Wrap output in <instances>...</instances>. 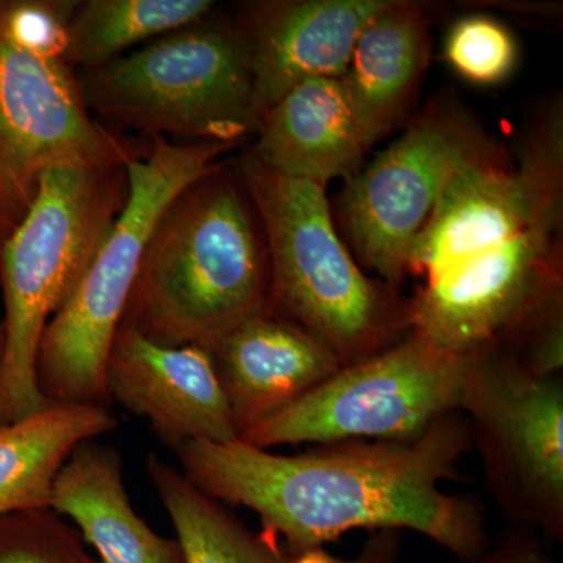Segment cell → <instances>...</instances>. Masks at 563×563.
<instances>
[{"instance_id":"6da1fadb","label":"cell","mask_w":563,"mask_h":563,"mask_svg":"<svg viewBox=\"0 0 563 563\" xmlns=\"http://www.w3.org/2000/svg\"><path fill=\"white\" fill-rule=\"evenodd\" d=\"M472 450L468 424L455 410L401 442L322 444L287 455L233 440L191 442L174 453L199 490L257 514L290 555L369 529L418 532L473 563L492 547L484 504L440 487L462 479L459 465Z\"/></svg>"},{"instance_id":"7a4b0ae2","label":"cell","mask_w":563,"mask_h":563,"mask_svg":"<svg viewBox=\"0 0 563 563\" xmlns=\"http://www.w3.org/2000/svg\"><path fill=\"white\" fill-rule=\"evenodd\" d=\"M269 261L242 180L218 169L152 233L121 324L168 346L211 344L268 309Z\"/></svg>"},{"instance_id":"3957f363","label":"cell","mask_w":563,"mask_h":563,"mask_svg":"<svg viewBox=\"0 0 563 563\" xmlns=\"http://www.w3.org/2000/svg\"><path fill=\"white\" fill-rule=\"evenodd\" d=\"M269 261V312L309 332L342 366L380 354L412 332L410 299L372 279L340 239L325 187L240 162Z\"/></svg>"},{"instance_id":"277c9868","label":"cell","mask_w":563,"mask_h":563,"mask_svg":"<svg viewBox=\"0 0 563 563\" xmlns=\"http://www.w3.org/2000/svg\"><path fill=\"white\" fill-rule=\"evenodd\" d=\"M232 146L217 141L176 144L154 135L146 157L129 155L124 203L41 339L36 380L47 402H109L107 362L152 233L181 192L221 169L218 158Z\"/></svg>"},{"instance_id":"5b68a950","label":"cell","mask_w":563,"mask_h":563,"mask_svg":"<svg viewBox=\"0 0 563 563\" xmlns=\"http://www.w3.org/2000/svg\"><path fill=\"white\" fill-rule=\"evenodd\" d=\"M124 168L57 166L2 247L5 321L0 358V426L49 406L36 380L43 333L62 309L122 207Z\"/></svg>"},{"instance_id":"8992f818","label":"cell","mask_w":563,"mask_h":563,"mask_svg":"<svg viewBox=\"0 0 563 563\" xmlns=\"http://www.w3.org/2000/svg\"><path fill=\"white\" fill-rule=\"evenodd\" d=\"M99 113L152 135L235 144L257 131L251 43L228 29H181L92 69L80 88Z\"/></svg>"},{"instance_id":"52a82bcc","label":"cell","mask_w":563,"mask_h":563,"mask_svg":"<svg viewBox=\"0 0 563 563\" xmlns=\"http://www.w3.org/2000/svg\"><path fill=\"white\" fill-rule=\"evenodd\" d=\"M457 410L504 518L562 542V376L533 377L498 347L470 351Z\"/></svg>"},{"instance_id":"ba28073f","label":"cell","mask_w":563,"mask_h":563,"mask_svg":"<svg viewBox=\"0 0 563 563\" xmlns=\"http://www.w3.org/2000/svg\"><path fill=\"white\" fill-rule=\"evenodd\" d=\"M465 358L412 331L368 361L344 366L239 440L269 451L285 444L418 439L459 409Z\"/></svg>"},{"instance_id":"9c48e42d","label":"cell","mask_w":563,"mask_h":563,"mask_svg":"<svg viewBox=\"0 0 563 563\" xmlns=\"http://www.w3.org/2000/svg\"><path fill=\"white\" fill-rule=\"evenodd\" d=\"M510 161L465 107L437 98L391 146L344 184L339 214L358 262L395 287L450 181L468 166Z\"/></svg>"},{"instance_id":"30bf717a","label":"cell","mask_w":563,"mask_h":563,"mask_svg":"<svg viewBox=\"0 0 563 563\" xmlns=\"http://www.w3.org/2000/svg\"><path fill=\"white\" fill-rule=\"evenodd\" d=\"M562 220L536 222L422 280L410 299L412 331L461 354L503 350L563 298Z\"/></svg>"},{"instance_id":"8fae6325","label":"cell","mask_w":563,"mask_h":563,"mask_svg":"<svg viewBox=\"0 0 563 563\" xmlns=\"http://www.w3.org/2000/svg\"><path fill=\"white\" fill-rule=\"evenodd\" d=\"M563 213V117L553 103L521 141L518 165L479 163L444 188L407 258V276L444 272Z\"/></svg>"},{"instance_id":"7c38bea8","label":"cell","mask_w":563,"mask_h":563,"mask_svg":"<svg viewBox=\"0 0 563 563\" xmlns=\"http://www.w3.org/2000/svg\"><path fill=\"white\" fill-rule=\"evenodd\" d=\"M128 157L88 117L62 58L35 57L0 32V221L22 220L47 169L124 168Z\"/></svg>"},{"instance_id":"4fadbf2b","label":"cell","mask_w":563,"mask_h":563,"mask_svg":"<svg viewBox=\"0 0 563 563\" xmlns=\"http://www.w3.org/2000/svg\"><path fill=\"white\" fill-rule=\"evenodd\" d=\"M107 396L144 418L169 450L239 440L209 351L168 346L121 324L106 373Z\"/></svg>"},{"instance_id":"5bb4252c","label":"cell","mask_w":563,"mask_h":563,"mask_svg":"<svg viewBox=\"0 0 563 563\" xmlns=\"http://www.w3.org/2000/svg\"><path fill=\"white\" fill-rule=\"evenodd\" d=\"M239 437L343 368L320 340L279 314H255L209 347Z\"/></svg>"},{"instance_id":"9a60e30c","label":"cell","mask_w":563,"mask_h":563,"mask_svg":"<svg viewBox=\"0 0 563 563\" xmlns=\"http://www.w3.org/2000/svg\"><path fill=\"white\" fill-rule=\"evenodd\" d=\"M393 0L268 3L247 33L255 110L263 113L303 80L342 79L363 29Z\"/></svg>"},{"instance_id":"2e32d148","label":"cell","mask_w":563,"mask_h":563,"mask_svg":"<svg viewBox=\"0 0 563 563\" xmlns=\"http://www.w3.org/2000/svg\"><path fill=\"white\" fill-rule=\"evenodd\" d=\"M252 157L269 172L325 187L361 172L369 143L342 79L303 80L258 122Z\"/></svg>"},{"instance_id":"e0dca14e","label":"cell","mask_w":563,"mask_h":563,"mask_svg":"<svg viewBox=\"0 0 563 563\" xmlns=\"http://www.w3.org/2000/svg\"><path fill=\"white\" fill-rule=\"evenodd\" d=\"M51 509L69 518L101 563H185L179 543L136 514L124 484L120 451L81 443L58 473Z\"/></svg>"},{"instance_id":"ac0fdd59","label":"cell","mask_w":563,"mask_h":563,"mask_svg":"<svg viewBox=\"0 0 563 563\" xmlns=\"http://www.w3.org/2000/svg\"><path fill=\"white\" fill-rule=\"evenodd\" d=\"M431 55L424 7L393 0L361 33L342 77L369 146L412 111Z\"/></svg>"},{"instance_id":"d6986e66","label":"cell","mask_w":563,"mask_h":563,"mask_svg":"<svg viewBox=\"0 0 563 563\" xmlns=\"http://www.w3.org/2000/svg\"><path fill=\"white\" fill-rule=\"evenodd\" d=\"M98 404L51 402L0 426V515L51 509L58 473L81 443L117 428Z\"/></svg>"},{"instance_id":"ffe728a7","label":"cell","mask_w":563,"mask_h":563,"mask_svg":"<svg viewBox=\"0 0 563 563\" xmlns=\"http://www.w3.org/2000/svg\"><path fill=\"white\" fill-rule=\"evenodd\" d=\"M146 472L172 520L185 563H290L291 555L277 537L263 529L252 531L180 470L151 454Z\"/></svg>"},{"instance_id":"44dd1931","label":"cell","mask_w":563,"mask_h":563,"mask_svg":"<svg viewBox=\"0 0 563 563\" xmlns=\"http://www.w3.org/2000/svg\"><path fill=\"white\" fill-rule=\"evenodd\" d=\"M210 0H91L70 16L66 60L95 69L133 44L187 29Z\"/></svg>"},{"instance_id":"7402d4cb","label":"cell","mask_w":563,"mask_h":563,"mask_svg":"<svg viewBox=\"0 0 563 563\" xmlns=\"http://www.w3.org/2000/svg\"><path fill=\"white\" fill-rule=\"evenodd\" d=\"M54 509L0 515V563H101Z\"/></svg>"},{"instance_id":"603a6c76","label":"cell","mask_w":563,"mask_h":563,"mask_svg":"<svg viewBox=\"0 0 563 563\" xmlns=\"http://www.w3.org/2000/svg\"><path fill=\"white\" fill-rule=\"evenodd\" d=\"M518 57L512 33L488 16L462 18L444 41V58L451 68L476 85L501 84L517 68Z\"/></svg>"},{"instance_id":"cb8c5ba5","label":"cell","mask_w":563,"mask_h":563,"mask_svg":"<svg viewBox=\"0 0 563 563\" xmlns=\"http://www.w3.org/2000/svg\"><path fill=\"white\" fill-rule=\"evenodd\" d=\"M69 20L65 3H7L0 9V32L35 57L63 60L68 49Z\"/></svg>"},{"instance_id":"d4e9b609","label":"cell","mask_w":563,"mask_h":563,"mask_svg":"<svg viewBox=\"0 0 563 563\" xmlns=\"http://www.w3.org/2000/svg\"><path fill=\"white\" fill-rule=\"evenodd\" d=\"M402 531H374L352 558L328 553L324 548L291 555L290 563H399Z\"/></svg>"},{"instance_id":"484cf974","label":"cell","mask_w":563,"mask_h":563,"mask_svg":"<svg viewBox=\"0 0 563 563\" xmlns=\"http://www.w3.org/2000/svg\"><path fill=\"white\" fill-rule=\"evenodd\" d=\"M473 563H558L544 547V539L528 529L512 528L496 539L495 547Z\"/></svg>"},{"instance_id":"4316f807","label":"cell","mask_w":563,"mask_h":563,"mask_svg":"<svg viewBox=\"0 0 563 563\" xmlns=\"http://www.w3.org/2000/svg\"><path fill=\"white\" fill-rule=\"evenodd\" d=\"M2 351H3V333H2V328H0V358H2Z\"/></svg>"}]
</instances>
